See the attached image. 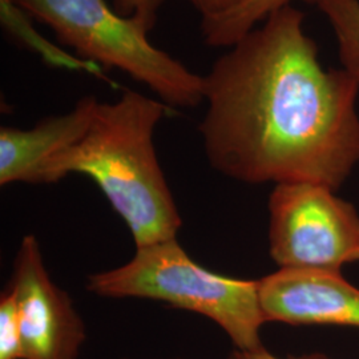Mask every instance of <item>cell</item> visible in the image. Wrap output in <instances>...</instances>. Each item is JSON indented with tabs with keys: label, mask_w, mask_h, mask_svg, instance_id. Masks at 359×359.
I'll return each instance as SVG.
<instances>
[{
	"label": "cell",
	"mask_w": 359,
	"mask_h": 359,
	"mask_svg": "<svg viewBox=\"0 0 359 359\" xmlns=\"http://www.w3.org/2000/svg\"><path fill=\"white\" fill-rule=\"evenodd\" d=\"M304 20L292 4L270 13L203 76L200 133L218 173L250 185L311 181L338 191L358 165L359 80L322 68Z\"/></svg>",
	"instance_id": "1"
},
{
	"label": "cell",
	"mask_w": 359,
	"mask_h": 359,
	"mask_svg": "<svg viewBox=\"0 0 359 359\" xmlns=\"http://www.w3.org/2000/svg\"><path fill=\"white\" fill-rule=\"evenodd\" d=\"M165 111V104L135 90L115 103H99L87 135L52 160L44 184L71 173L90 177L128 226L136 248L177 238L182 219L154 142Z\"/></svg>",
	"instance_id": "2"
},
{
	"label": "cell",
	"mask_w": 359,
	"mask_h": 359,
	"mask_svg": "<svg viewBox=\"0 0 359 359\" xmlns=\"http://www.w3.org/2000/svg\"><path fill=\"white\" fill-rule=\"evenodd\" d=\"M87 290L103 298H142L200 314L228 335L234 348L264 347L266 323L258 280L213 273L194 262L177 238L137 246L133 257L115 269L90 274Z\"/></svg>",
	"instance_id": "3"
},
{
	"label": "cell",
	"mask_w": 359,
	"mask_h": 359,
	"mask_svg": "<svg viewBox=\"0 0 359 359\" xmlns=\"http://www.w3.org/2000/svg\"><path fill=\"white\" fill-rule=\"evenodd\" d=\"M50 27L56 38L84 59L115 67L145 84L169 107L194 108L204 102V77L151 44L132 19L105 0H11Z\"/></svg>",
	"instance_id": "4"
},
{
	"label": "cell",
	"mask_w": 359,
	"mask_h": 359,
	"mask_svg": "<svg viewBox=\"0 0 359 359\" xmlns=\"http://www.w3.org/2000/svg\"><path fill=\"white\" fill-rule=\"evenodd\" d=\"M268 208L269 253L278 269L341 271L359 262V213L333 188L277 184Z\"/></svg>",
	"instance_id": "5"
},
{
	"label": "cell",
	"mask_w": 359,
	"mask_h": 359,
	"mask_svg": "<svg viewBox=\"0 0 359 359\" xmlns=\"http://www.w3.org/2000/svg\"><path fill=\"white\" fill-rule=\"evenodd\" d=\"M8 289L18 306L23 359H80L86 323L72 298L52 281L34 234L20 241Z\"/></svg>",
	"instance_id": "6"
},
{
	"label": "cell",
	"mask_w": 359,
	"mask_h": 359,
	"mask_svg": "<svg viewBox=\"0 0 359 359\" xmlns=\"http://www.w3.org/2000/svg\"><path fill=\"white\" fill-rule=\"evenodd\" d=\"M266 323L359 329V289L341 271L278 269L258 280Z\"/></svg>",
	"instance_id": "7"
},
{
	"label": "cell",
	"mask_w": 359,
	"mask_h": 359,
	"mask_svg": "<svg viewBox=\"0 0 359 359\" xmlns=\"http://www.w3.org/2000/svg\"><path fill=\"white\" fill-rule=\"evenodd\" d=\"M97 105L95 96H86L69 112L46 117L32 128L1 127L0 185L44 184L52 160L87 135Z\"/></svg>",
	"instance_id": "8"
},
{
	"label": "cell",
	"mask_w": 359,
	"mask_h": 359,
	"mask_svg": "<svg viewBox=\"0 0 359 359\" xmlns=\"http://www.w3.org/2000/svg\"><path fill=\"white\" fill-rule=\"evenodd\" d=\"M292 1L293 0H244L228 13L203 19L201 31L204 40L212 47H231L255 29L259 22H264L270 13L290 6ZM304 1L317 4L318 0Z\"/></svg>",
	"instance_id": "9"
},
{
	"label": "cell",
	"mask_w": 359,
	"mask_h": 359,
	"mask_svg": "<svg viewBox=\"0 0 359 359\" xmlns=\"http://www.w3.org/2000/svg\"><path fill=\"white\" fill-rule=\"evenodd\" d=\"M333 27L344 69L359 80V0H318Z\"/></svg>",
	"instance_id": "10"
},
{
	"label": "cell",
	"mask_w": 359,
	"mask_h": 359,
	"mask_svg": "<svg viewBox=\"0 0 359 359\" xmlns=\"http://www.w3.org/2000/svg\"><path fill=\"white\" fill-rule=\"evenodd\" d=\"M0 359H23L18 306L8 287L0 295Z\"/></svg>",
	"instance_id": "11"
},
{
	"label": "cell",
	"mask_w": 359,
	"mask_h": 359,
	"mask_svg": "<svg viewBox=\"0 0 359 359\" xmlns=\"http://www.w3.org/2000/svg\"><path fill=\"white\" fill-rule=\"evenodd\" d=\"M165 0H114V10L132 19L147 34L154 29L157 13Z\"/></svg>",
	"instance_id": "12"
},
{
	"label": "cell",
	"mask_w": 359,
	"mask_h": 359,
	"mask_svg": "<svg viewBox=\"0 0 359 359\" xmlns=\"http://www.w3.org/2000/svg\"><path fill=\"white\" fill-rule=\"evenodd\" d=\"M226 359H332L323 353H309L301 355H289V357H278L270 353L266 347H261L257 350H237L234 348Z\"/></svg>",
	"instance_id": "13"
},
{
	"label": "cell",
	"mask_w": 359,
	"mask_h": 359,
	"mask_svg": "<svg viewBox=\"0 0 359 359\" xmlns=\"http://www.w3.org/2000/svg\"><path fill=\"white\" fill-rule=\"evenodd\" d=\"M201 13L203 19L228 13L244 0H187Z\"/></svg>",
	"instance_id": "14"
},
{
	"label": "cell",
	"mask_w": 359,
	"mask_h": 359,
	"mask_svg": "<svg viewBox=\"0 0 359 359\" xmlns=\"http://www.w3.org/2000/svg\"><path fill=\"white\" fill-rule=\"evenodd\" d=\"M118 359H133V358H118ZM167 359H182V358H167Z\"/></svg>",
	"instance_id": "15"
}]
</instances>
